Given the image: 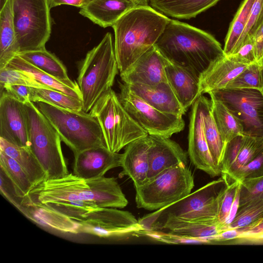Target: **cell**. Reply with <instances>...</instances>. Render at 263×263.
Instances as JSON below:
<instances>
[{
  "label": "cell",
  "mask_w": 263,
  "mask_h": 263,
  "mask_svg": "<svg viewBox=\"0 0 263 263\" xmlns=\"http://www.w3.org/2000/svg\"><path fill=\"white\" fill-rule=\"evenodd\" d=\"M32 88L22 85L7 84L0 89V92L5 91L9 96L25 104L31 101Z\"/></svg>",
  "instance_id": "cell-48"
},
{
  "label": "cell",
  "mask_w": 263,
  "mask_h": 263,
  "mask_svg": "<svg viewBox=\"0 0 263 263\" xmlns=\"http://www.w3.org/2000/svg\"><path fill=\"white\" fill-rule=\"evenodd\" d=\"M167 59L155 45L120 73L123 83L154 85L167 82L165 67Z\"/></svg>",
  "instance_id": "cell-16"
},
{
  "label": "cell",
  "mask_w": 263,
  "mask_h": 263,
  "mask_svg": "<svg viewBox=\"0 0 263 263\" xmlns=\"http://www.w3.org/2000/svg\"><path fill=\"white\" fill-rule=\"evenodd\" d=\"M0 151L13 158L22 166L33 187L48 179L47 173L29 149L14 145L0 138Z\"/></svg>",
  "instance_id": "cell-29"
},
{
  "label": "cell",
  "mask_w": 263,
  "mask_h": 263,
  "mask_svg": "<svg viewBox=\"0 0 263 263\" xmlns=\"http://www.w3.org/2000/svg\"><path fill=\"white\" fill-rule=\"evenodd\" d=\"M155 219L158 221L152 227L166 229L170 231L171 234L178 237L204 242L211 241L215 236L224 230L218 221L194 222L171 217Z\"/></svg>",
  "instance_id": "cell-22"
},
{
  "label": "cell",
  "mask_w": 263,
  "mask_h": 263,
  "mask_svg": "<svg viewBox=\"0 0 263 263\" xmlns=\"http://www.w3.org/2000/svg\"><path fill=\"white\" fill-rule=\"evenodd\" d=\"M262 25L263 0H255L249 17L242 43L246 39L253 37L257 31Z\"/></svg>",
  "instance_id": "cell-46"
},
{
  "label": "cell",
  "mask_w": 263,
  "mask_h": 263,
  "mask_svg": "<svg viewBox=\"0 0 263 263\" xmlns=\"http://www.w3.org/2000/svg\"><path fill=\"white\" fill-rule=\"evenodd\" d=\"M262 149L263 138L245 136L243 145L235 162L226 174L221 175L231 179L241 168L256 157Z\"/></svg>",
  "instance_id": "cell-37"
},
{
  "label": "cell",
  "mask_w": 263,
  "mask_h": 263,
  "mask_svg": "<svg viewBox=\"0 0 263 263\" xmlns=\"http://www.w3.org/2000/svg\"><path fill=\"white\" fill-rule=\"evenodd\" d=\"M194 186L193 175L187 165L170 167L135 188L137 206L149 211L163 209L190 194Z\"/></svg>",
  "instance_id": "cell-8"
},
{
  "label": "cell",
  "mask_w": 263,
  "mask_h": 263,
  "mask_svg": "<svg viewBox=\"0 0 263 263\" xmlns=\"http://www.w3.org/2000/svg\"><path fill=\"white\" fill-rule=\"evenodd\" d=\"M222 177L224 180L225 186L220 189L217 220L223 230H226L224 224L233 203L239 182L233 180L232 183H229L226 177Z\"/></svg>",
  "instance_id": "cell-41"
},
{
  "label": "cell",
  "mask_w": 263,
  "mask_h": 263,
  "mask_svg": "<svg viewBox=\"0 0 263 263\" xmlns=\"http://www.w3.org/2000/svg\"><path fill=\"white\" fill-rule=\"evenodd\" d=\"M74 155L96 146L106 147L101 127L90 113L73 111L44 102L35 103Z\"/></svg>",
  "instance_id": "cell-5"
},
{
  "label": "cell",
  "mask_w": 263,
  "mask_h": 263,
  "mask_svg": "<svg viewBox=\"0 0 263 263\" xmlns=\"http://www.w3.org/2000/svg\"><path fill=\"white\" fill-rule=\"evenodd\" d=\"M0 138L30 149L27 119L24 103L5 91L0 97Z\"/></svg>",
  "instance_id": "cell-15"
},
{
  "label": "cell",
  "mask_w": 263,
  "mask_h": 263,
  "mask_svg": "<svg viewBox=\"0 0 263 263\" xmlns=\"http://www.w3.org/2000/svg\"><path fill=\"white\" fill-rule=\"evenodd\" d=\"M242 234L240 229L229 228L215 236L212 241H226L239 238Z\"/></svg>",
  "instance_id": "cell-50"
},
{
  "label": "cell",
  "mask_w": 263,
  "mask_h": 263,
  "mask_svg": "<svg viewBox=\"0 0 263 263\" xmlns=\"http://www.w3.org/2000/svg\"><path fill=\"white\" fill-rule=\"evenodd\" d=\"M211 98V112L218 131L226 143L234 137L243 135L241 124L226 106L212 94Z\"/></svg>",
  "instance_id": "cell-30"
},
{
  "label": "cell",
  "mask_w": 263,
  "mask_h": 263,
  "mask_svg": "<svg viewBox=\"0 0 263 263\" xmlns=\"http://www.w3.org/2000/svg\"><path fill=\"white\" fill-rule=\"evenodd\" d=\"M7 84L22 85L34 88L52 89L37 81L29 73L8 67L0 69V89Z\"/></svg>",
  "instance_id": "cell-40"
},
{
  "label": "cell",
  "mask_w": 263,
  "mask_h": 263,
  "mask_svg": "<svg viewBox=\"0 0 263 263\" xmlns=\"http://www.w3.org/2000/svg\"><path fill=\"white\" fill-rule=\"evenodd\" d=\"M225 88L263 90V64L255 62L249 65Z\"/></svg>",
  "instance_id": "cell-38"
},
{
  "label": "cell",
  "mask_w": 263,
  "mask_h": 263,
  "mask_svg": "<svg viewBox=\"0 0 263 263\" xmlns=\"http://www.w3.org/2000/svg\"><path fill=\"white\" fill-rule=\"evenodd\" d=\"M209 93L222 102L237 118L243 135L263 138V90L224 88Z\"/></svg>",
  "instance_id": "cell-11"
},
{
  "label": "cell",
  "mask_w": 263,
  "mask_h": 263,
  "mask_svg": "<svg viewBox=\"0 0 263 263\" xmlns=\"http://www.w3.org/2000/svg\"><path fill=\"white\" fill-rule=\"evenodd\" d=\"M74 156L73 174L85 179L103 177L109 170L121 166L122 158V154L104 146L90 148Z\"/></svg>",
  "instance_id": "cell-17"
},
{
  "label": "cell",
  "mask_w": 263,
  "mask_h": 263,
  "mask_svg": "<svg viewBox=\"0 0 263 263\" xmlns=\"http://www.w3.org/2000/svg\"><path fill=\"white\" fill-rule=\"evenodd\" d=\"M89 113L98 121L107 148L118 153L129 143L148 134L131 117L111 89L95 104Z\"/></svg>",
  "instance_id": "cell-7"
},
{
  "label": "cell",
  "mask_w": 263,
  "mask_h": 263,
  "mask_svg": "<svg viewBox=\"0 0 263 263\" xmlns=\"http://www.w3.org/2000/svg\"><path fill=\"white\" fill-rule=\"evenodd\" d=\"M249 65L237 62L225 54L213 61L201 74L199 79L201 94L224 89Z\"/></svg>",
  "instance_id": "cell-20"
},
{
  "label": "cell",
  "mask_w": 263,
  "mask_h": 263,
  "mask_svg": "<svg viewBox=\"0 0 263 263\" xmlns=\"http://www.w3.org/2000/svg\"><path fill=\"white\" fill-rule=\"evenodd\" d=\"M118 70L112 35L107 32L87 53L79 67L77 83L83 111L89 112L97 101L111 89Z\"/></svg>",
  "instance_id": "cell-4"
},
{
  "label": "cell",
  "mask_w": 263,
  "mask_h": 263,
  "mask_svg": "<svg viewBox=\"0 0 263 263\" xmlns=\"http://www.w3.org/2000/svg\"><path fill=\"white\" fill-rule=\"evenodd\" d=\"M118 95L124 108L149 135L171 137L183 130L185 123L182 116L161 111L141 99L125 83L120 84Z\"/></svg>",
  "instance_id": "cell-12"
},
{
  "label": "cell",
  "mask_w": 263,
  "mask_h": 263,
  "mask_svg": "<svg viewBox=\"0 0 263 263\" xmlns=\"http://www.w3.org/2000/svg\"><path fill=\"white\" fill-rule=\"evenodd\" d=\"M126 85L135 95L161 111L180 116L185 112L168 82L154 85L141 84Z\"/></svg>",
  "instance_id": "cell-21"
},
{
  "label": "cell",
  "mask_w": 263,
  "mask_h": 263,
  "mask_svg": "<svg viewBox=\"0 0 263 263\" xmlns=\"http://www.w3.org/2000/svg\"><path fill=\"white\" fill-rule=\"evenodd\" d=\"M165 70L167 82L180 104L186 111L202 95L199 79L168 60Z\"/></svg>",
  "instance_id": "cell-23"
},
{
  "label": "cell",
  "mask_w": 263,
  "mask_h": 263,
  "mask_svg": "<svg viewBox=\"0 0 263 263\" xmlns=\"http://www.w3.org/2000/svg\"><path fill=\"white\" fill-rule=\"evenodd\" d=\"M257 62L263 64V25L253 36Z\"/></svg>",
  "instance_id": "cell-49"
},
{
  "label": "cell",
  "mask_w": 263,
  "mask_h": 263,
  "mask_svg": "<svg viewBox=\"0 0 263 263\" xmlns=\"http://www.w3.org/2000/svg\"><path fill=\"white\" fill-rule=\"evenodd\" d=\"M7 67L21 70L31 74L37 81L52 89L82 101L80 90L73 89L50 74L26 61L18 55L15 57Z\"/></svg>",
  "instance_id": "cell-32"
},
{
  "label": "cell",
  "mask_w": 263,
  "mask_h": 263,
  "mask_svg": "<svg viewBox=\"0 0 263 263\" xmlns=\"http://www.w3.org/2000/svg\"><path fill=\"white\" fill-rule=\"evenodd\" d=\"M241 189V184L239 182L237 191L235 194V199L231 209V211L229 215L227 218V220L224 224L225 229H227L229 226L232 223L234 219L235 218L236 213L238 211L239 206V200H240V192Z\"/></svg>",
  "instance_id": "cell-53"
},
{
  "label": "cell",
  "mask_w": 263,
  "mask_h": 263,
  "mask_svg": "<svg viewBox=\"0 0 263 263\" xmlns=\"http://www.w3.org/2000/svg\"><path fill=\"white\" fill-rule=\"evenodd\" d=\"M242 234L239 239H244L249 236L263 233V217L253 222L250 226L240 228Z\"/></svg>",
  "instance_id": "cell-51"
},
{
  "label": "cell",
  "mask_w": 263,
  "mask_h": 263,
  "mask_svg": "<svg viewBox=\"0 0 263 263\" xmlns=\"http://www.w3.org/2000/svg\"><path fill=\"white\" fill-rule=\"evenodd\" d=\"M48 0H13V21L20 52L43 50L50 38Z\"/></svg>",
  "instance_id": "cell-9"
},
{
  "label": "cell",
  "mask_w": 263,
  "mask_h": 263,
  "mask_svg": "<svg viewBox=\"0 0 263 263\" xmlns=\"http://www.w3.org/2000/svg\"><path fill=\"white\" fill-rule=\"evenodd\" d=\"M227 57L248 65L257 62L253 37L246 39L234 53Z\"/></svg>",
  "instance_id": "cell-47"
},
{
  "label": "cell",
  "mask_w": 263,
  "mask_h": 263,
  "mask_svg": "<svg viewBox=\"0 0 263 263\" xmlns=\"http://www.w3.org/2000/svg\"><path fill=\"white\" fill-rule=\"evenodd\" d=\"M148 151L149 171L147 180L162 171L178 165L187 163V154L169 137L149 135Z\"/></svg>",
  "instance_id": "cell-18"
},
{
  "label": "cell",
  "mask_w": 263,
  "mask_h": 263,
  "mask_svg": "<svg viewBox=\"0 0 263 263\" xmlns=\"http://www.w3.org/2000/svg\"><path fill=\"white\" fill-rule=\"evenodd\" d=\"M76 221L79 223V233L101 237L121 236L141 228L131 213L112 208H100L84 219Z\"/></svg>",
  "instance_id": "cell-13"
},
{
  "label": "cell",
  "mask_w": 263,
  "mask_h": 263,
  "mask_svg": "<svg viewBox=\"0 0 263 263\" xmlns=\"http://www.w3.org/2000/svg\"><path fill=\"white\" fill-rule=\"evenodd\" d=\"M244 239L249 240H263V233L252 235Z\"/></svg>",
  "instance_id": "cell-54"
},
{
  "label": "cell",
  "mask_w": 263,
  "mask_h": 263,
  "mask_svg": "<svg viewBox=\"0 0 263 263\" xmlns=\"http://www.w3.org/2000/svg\"><path fill=\"white\" fill-rule=\"evenodd\" d=\"M219 0H149L152 7L164 15L190 19L214 6Z\"/></svg>",
  "instance_id": "cell-27"
},
{
  "label": "cell",
  "mask_w": 263,
  "mask_h": 263,
  "mask_svg": "<svg viewBox=\"0 0 263 263\" xmlns=\"http://www.w3.org/2000/svg\"><path fill=\"white\" fill-rule=\"evenodd\" d=\"M206 97L200 95L192 105L188 135V155L192 164L213 177L221 174L210 153L204 135L203 111Z\"/></svg>",
  "instance_id": "cell-14"
},
{
  "label": "cell",
  "mask_w": 263,
  "mask_h": 263,
  "mask_svg": "<svg viewBox=\"0 0 263 263\" xmlns=\"http://www.w3.org/2000/svg\"><path fill=\"white\" fill-rule=\"evenodd\" d=\"M27 119L30 150L47 175V179L68 174L60 135L35 103H25Z\"/></svg>",
  "instance_id": "cell-6"
},
{
  "label": "cell",
  "mask_w": 263,
  "mask_h": 263,
  "mask_svg": "<svg viewBox=\"0 0 263 263\" xmlns=\"http://www.w3.org/2000/svg\"><path fill=\"white\" fill-rule=\"evenodd\" d=\"M92 0H48L50 8L60 5H67L82 8L87 5Z\"/></svg>",
  "instance_id": "cell-52"
},
{
  "label": "cell",
  "mask_w": 263,
  "mask_h": 263,
  "mask_svg": "<svg viewBox=\"0 0 263 263\" xmlns=\"http://www.w3.org/2000/svg\"><path fill=\"white\" fill-rule=\"evenodd\" d=\"M241 184L239 205L263 197V176L244 179Z\"/></svg>",
  "instance_id": "cell-42"
},
{
  "label": "cell",
  "mask_w": 263,
  "mask_h": 263,
  "mask_svg": "<svg viewBox=\"0 0 263 263\" xmlns=\"http://www.w3.org/2000/svg\"><path fill=\"white\" fill-rule=\"evenodd\" d=\"M31 102H42L73 111L82 110V102L81 100L53 89L33 87Z\"/></svg>",
  "instance_id": "cell-34"
},
{
  "label": "cell",
  "mask_w": 263,
  "mask_h": 263,
  "mask_svg": "<svg viewBox=\"0 0 263 263\" xmlns=\"http://www.w3.org/2000/svg\"><path fill=\"white\" fill-rule=\"evenodd\" d=\"M13 0L0 10V69L6 67L20 52L13 21Z\"/></svg>",
  "instance_id": "cell-26"
},
{
  "label": "cell",
  "mask_w": 263,
  "mask_h": 263,
  "mask_svg": "<svg viewBox=\"0 0 263 263\" xmlns=\"http://www.w3.org/2000/svg\"><path fill=\"white\" fill-rule=\"evenodd\" d=\"M245 138L243 135H238L227 143L220 165L221 174H226L235 162L243 145Z\"/></svg>",
  "instance_id": "cell-43"
},
{
  "label": "cell",
  "mask_w": 263,
  "mask_h": 263,
  "mask_svg": "<svg viewBox=\"0 0 263 263\" xmlns=\"http://www.w3.org/2000/svg\"><path fill=\"white\" fill-rule=\"evenodd\" d=\"M155 45L167 60L199 79L213 61L224 54L213 35L175 20H170Z\"/></svg>",
  "instance_id": "cell-1"
},
{
  "label": "cell",
  "mask_w": 263,
  "mask_h": 263,
  "mask_svg": "<svg viewBox=\"0 0 263 263\" xmlns=\"http://www.w3.org/2000/svg\"><path fill=\"white\" fill-rule=\"evenodd\" d=\"M7 0H0V10L3 8Z\"/></svg>",
  "instance_id": "cell-56"
},
{
  "label": "cell",
  "mask_w": 263,
  "mask_h": 263,
  "mask_svg": "<svg viewBox=\"0 0 263 263\" xmlns=\"http://www.w3.org/2000/svg\"><path fill=\"white\" fill-rule=\"evenodd\" d=\"M211 106V100L206 97L203 111L204 132L212 156L220 169L226 144L217 127Z\"/></svg>",
  "instance_id": "cell-33"
},
{
  "label": "cell",
  "mask_w": 263,
  "mask_h": 263,
  "mask_svg": "<svg viewBox=\"0 0 263 263\" xmlns=\"http://www.w3.org/2000/svg\"><path fill=\"white\" fill-rule=\"evenodd\" d=\"M151 145L149 135L127 144L122 154V175L132 179L135 187L146 182L149 171L148 151Z\"/></svg>",
  "instance_id": "cell-19"
},
{
  "label": "cell",
  "mask_w": 263,
  "mask_h": 263,
  "mask_svg": "<svg viewBox=\"0 0 263 263\" xmlns=\"http://www.w3.org/2000/svg\"><path fill=\"white\" fill-rule=\"evenodd\" d=\"M223 181L221 177L209 182L151 216L155 218L171 217L194 222L218 221L220 190L216 192V188Z\"/></svg>",
  "instance_id": "cell-10"
},
{
  "label": "cell",
  "mask_w": 263,
  "mask_h": 263,
  "mask_svg": "<svg viewBox=\"0 0 263 263\" xmlns=\"http://www.w3.org/2000/svg\"><path fill=\"white\" fill-rule=\"evenodd\" d=\"M1 168L23 196L28 195L33 185L22 166L13 158L0 151Z\"/></svg>",
  "instance_id": "cell-36"
},
{
  "label": "cell",
  "mask_w": 263,
  "mask_h": 263,
  "mask_svg": "<svg viewBox=\"0 0 263 263\" xmlns=\"http://www.w3.org/2000/svg\"><path fill=\"white\" fill-rule=\"evenodd\" d=\"M170 20L152 7L138 6L113 25L114 51L120 73L155 44Z\"/></svg>",
  "instance_id": "cell-2"
},
{
  "label": "cell",
  "mask_w": 263,
  "mask_h": 263,
  "mask_svg": "<svg viewBox=\"0 0 263 263\" xmlns=\"http://www.w3.org/2000/svg\"><path fill=\"white\" fill-rule=\"evenodd\" d=\"M263 176V149L247 164L241 168L231 178L241 182L246 179Z\"/></svg>",
  "instance_id": "cell-45"
},
{
  "label": "cell",
  "mask_w": 263,
  "mask_h": 263,
  "mask_svg": "<svg viewBox=\"0 0 263 263\" xmlns=\"http://www.w3.org/2000/svg\"><path fill=\"white\" fill-rule=\"evenodd\" d=\"M42 204L76 221L84 219L100 208L96 203L90 201L60 200Z\"/></svg>",
  "instance_id": "cell-35"
},
{
  "label": "cell",
  "mask_w": 263,
  "mask_h": 263,
  "mask_svg": "<svg viewBox=\"0 0 263 263\" xmlns=\"http://www.w3.org/2000/svg\"><path fill=\"white\" fill-rule=\"evenodd\" d=\"M1 194L18 210L22 206L25 196H23L17 190L14 184L0 168Z\"/></svg>",
  "instance_id": "cell-44"
},
{
  "label": "cell",
  "mask_w": 263,
  "mask_h": 263,
  "mask_svg": "<svg viewBox=\"0 0 263 263\" xmlns=\"http://www.w3.org/2000/svg\"><path fill=\"white\" fill-rule=\"evenodd\" d=\"M29 199L36 203L60 200L93 201L100 208L122 209L128 200L114 177L85 179L73 174L54 179H47L29 192Z\"/></svg>",
  "instance_id": "cell-3"
},
{
  "label": "cell",
  "mask_w": 263,
  "mask_h": 263,
  "mask_svg": "<svg viewBox=\"0 0 263 263\" xmlns=\"http://www.w3.org/2000/svg\"><path fill=\"white\" fill-rule=\"evenodd\" d=\"M254 1L244 0L230 24L223 48L226 56L232 54L240 46Z\"/></svg>",
  "instance_id": "cell-31"
},
{
  "label": "cell",
  "mask_w": 263,
  "mask_h": 263,
  "mask_svg": "<svg viewBox=\"0 0 263 263\" xmlns=\"http://www.w3.org/2000/svg\"><path fill=\"white\" fill-rule=\"evenodd\" d=\"M18 55L70 87L80 90L78 83L69 78L67 69L63 63L46 49L20 52Z\"/></svg>",
  "instance_id": "cell-28"
},
{
  "label": "cell",
  "mask_w": 263,
  "mask_h": 263,
  "mask_svg": "<svg viewBox=\"0 0 263 263\" xmlns=\"http://www.w3.org/2000/svg\"><path fill=\"white\" fill-rule=\"evenodd\" d=\"M138 5L132 0H92L79 13L103 28L112 26L123 15Z\"/></svg>",
  "instance_id": "cell-24"
},
{
  "label": "cell",
  "mask_w": 263,
  "mask_h": 263,
  "mask_svg": "<svg viewBox=\"0 0 263 263\" xmlns=\"http://www.w3.org/2000/svg\"><path fill=\"white\" fill-rule=\"evenodd\" d=\"M262 217H263V197L239 205L235 218L228 229L245 228Z\"/></svg>",
  "instance_id": "cell-39"
},
{
  "label": "cell",
  "mask_w": 263,
  "mask_h": 263,
  "mask_svg": "<svg viewBox=\"0 0 263 263\" xmlns=\"http://www.w3.org/2000/svg\"><path fill=\"white\" fill-rule=\"evenodd\" d=\"M135 2L138 6L148 5L149 0H132Z\"/></svg>",
  "instance_id": "cell-55"
},
{
  "label": "cell",
  "mask_w": 263,
  "mask_h": 263,
  "mask_svg": "<svg viewBox=\"0 0 263 263\" xmlns=\"http://www.w3.org/2000/svg\"><path fill=\"white\" fill-rule=\"evenodd\" d=\"M19 210L40 225L65 232L79 233L77 221L42 203L31 201L28 195Z\"/></svg>",
  "instance_id": "cell-25"
}]
</instances>
